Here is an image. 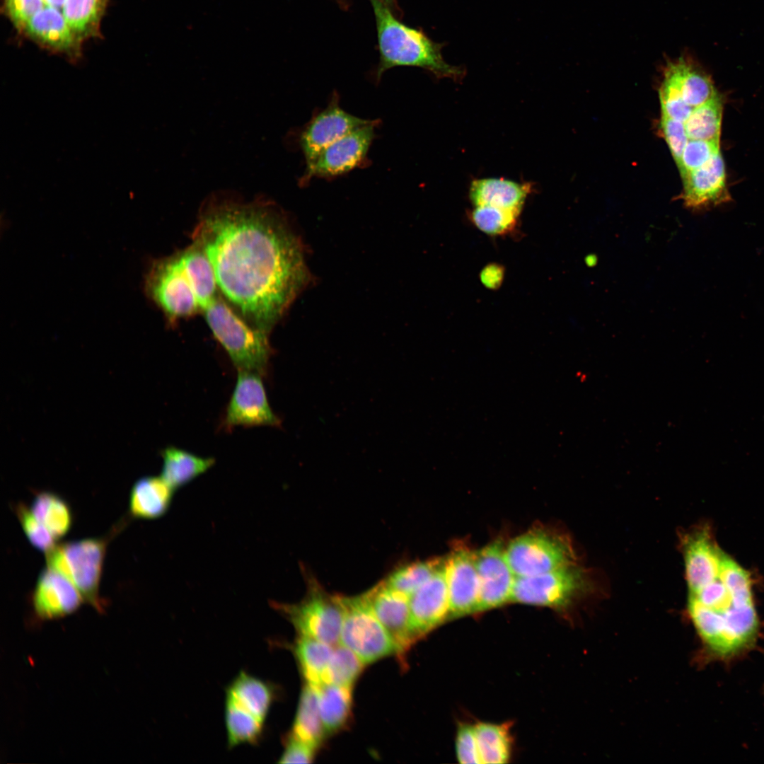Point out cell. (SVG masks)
Returning <instances> with one entry per match:
<instances>
[{
	"mask_svg": "<svg viewBox=\"0 0 764 764\" xmlns=\"http://www.w3.org/2000/svg\"><path fill=\"white\" fill-rule=\"evenodd\" d=\"M195 240L226 298L267 334L310 280L299 238L272 204L212 200Z\"/></svg>",
	"mask_w": 764,
	"mask_h": 764,
	"instance_id": "cell-1",
	"label": "cell"
},
{
	"mask_svg": "<svg viewBox=\"0 0 764 764\" xmlns=\"http://www.w3.org/2000/svg\"><path fill=\"white\" fill-rule=\"evenodd\" d=\"M689 596V617L710 656L729 661L756 644L760 621L754 603H736L719 579Z\"/></svg>",
	"mask_w": 764,
	"mask_h": 764,
	"instance_id": "cell-2",
	"label": "cell"
},
{
	"mask_svg": "<svg viewBox=\"0 0 764 764\" xmlns=\"http://www.w3.org/2000/svg\"><path fill=\"white\" fill-rule=\"evenodd\" d=\"M376 19L379 62L375 80L395 66H417L439 78L458 79L463 70L448 64L441 54L442 45L429 38L421 30L410 27L395 17L394 11L377 1H371Z\"/></svg>",
	"mask_w": 764,
	"mask_h": 764,
	"instance_id": "cell-3",
	"label": "cell"
},
{
	"mask_svg": "<svg viewBox=\"0 0 764 764\" xmlns=\"http://www.w3.org/2000/svg\"><path fill=\"white\" fill-rule=\"evenodd\" d=\"M203 311L213 335L238 370L264 374L271 354L267 334L244 321L219 297Z\"/></svg>",
	"mask_w": 764,
	"mask_h": 764,
	"instance_id": "cell-4",
	"label": "cell"
},
{
	"mask_svg": "<svg viewBox=\"0 0 764 764\" xmlns=\"http://www.w3.org/2000/svg\"><path fill=\"white\" fill-rule=\"evenodd\" d=\"M306 591L298 603L270 604L293 625L300 636L318 639L332 647L340 644L343 609L339 594H331L311 573L304 571Z\"/></svg>",
	"mask_w": 764,
	"mask_h": 764,
	"instance_id": "cell-5",
	"label": "cell"
},
{
	"mask_svg": "<svg viewBox=\"0 0 764 764\" xmlns=\"http://www.w3.org/2000/svg\"><path fill=\"white\" fill-rule=\"evenodd\" d=\"M514 575L528 577L578 563L571 540L553 531L533 528L513 539L505 548Z\"/></svg>",
	"mask_w": 764,
	"mask_h": 764,
	"instance_id": "cell-6",
	"label": "cell"
},
{
	"mask_svg": "<svg viewBox=\"0 0 764 764\" xmlns=\"http://www.w3.org/2000/svg\"><path fill=\"white\" fill-rule=\"evenodd\" d=\"M108 538H87L54 545L46 552L48 568L68 579L83 600L102 610L99 584Z\"/></svg>",
	"mask_w": 764,
	"mask_h": 764,
	"instance_id": "cell-7",
	"label": "cell"
},
{
	"mask_svg": "<svg viewBox=\"0 0 764 764\" xmlns=\"http://www.w3.org/2000/svg\"><path fill=\"white\" fill-rule=\"evenodd\" d=\"M343 609L340 644L370 664L398 651L388 632L375 615L365 593L340 595Z\"/></svg>",
	"mask_w": 764,
	"mask_h": 764,
	"instance_id": "cell-8",
	"label": "cell"
},
{
	"mask_svg": "<svg viewBox=\"0 0 764 764\" xmlns=\"http://www.w3.org/2000/svg\"><path fill=\"white\" fill-rule=\"evenodd\" d=\"M588 572L579 563L546 573L515 579L511 601L560 608L588 591Z\"/></svg>",
	"mask_w": 764,
	"mask_h": 764,
	"instance_id": "cell-9",
	"label": "cell"
},
{
	"mask_svg": "<svg viewBox=\"0 0 764 764\" xmlns=\"http://www.w3.org/2000/svg\"><path fill=\"white\" fill-rule=\"evenodd\" d=\"M379 120L371 121L342 137L324 149L299 179L306 185L313 178L332 180L368 166V153L375 139Z\"/></svg>",
	"mask_w": 764,
	"mask_h": 764,
	"instance_id": "cell-10",
	"label": "cell"
},
{
	"mask_svg": "<svg viewBox=\"0 0 764 764\" xmlns=\"http://www.w3.org/2000/svg\"><path fill=\"white\" fill-rule=\"evenodd\" d=\"M145 285L147 294L170 318L191 316L201 309L178 255L154 262Z\"/></svg>",
	"mask_w": 764,
	"mask_h": 764,
	"instance_id": "cell-11",
	"label": "cell"
},
{
	"mask_svg": "<svg viewBox=\"0 0 764 764\" xmlns=\"http://www.w3.org/2000/svg\"><path fill=\"white\" fill-rule=\"evenodd\" d=\"M371 120L353 115L342 108L339 94L334 91L327 106L313 113L299 131L296 142L303 154L306 168L310 167L327 146Z\"/></svg>",
	"mask_w": 764,
	"mask_h": 764,
	"instance_id": "cell-12",
	"label": "cell"
},
{
	"mask_svg": "<svg viewBox=\"0 0 764 764\" xmlns=\"http://www.w3.org/2000/svg\"><path fill=\"white\" fill-rule=\"evenodd\" d=\"M280 424V419L269 405L261 374L238 370L236 383L226 409V427H278Z\"/></svg>",
	"mask_w": 764,
	"mask_h": 764,
	"instance_id": "cell-13",
	"label": "cell"
},
{
	"mask_svg": "<svg viewBox=\"0 0 764 764\" xmlns=\"http://www.w3.org/2000/svg\"><path fill=\"white\" fill-rule=\"evenodd\" d=\"M475 565L480 583L478 612L511 601L516 576L503 543L497 540L475 552Z\"/></svg>",
	"mask_w": 764,
	"mask_h": 764,
	"instance_id": "cell-14",
	"label": "cell"
},
{
	"mask_svg": "<svg viewBox=\"0 0 764 764\" xmlns=\"http://www.w3.org/2000/svg\"><path fill=\"white\" fill-rule=\"evenodd\" d=\"M445 578L449 598V616L460 617L478 612L480 583L475 552L462 545L445 559Z\"/></svg>",
	"mask_w": 764,
	"mask_h": 764,
	"instance_id": "cell-15",
	"label": "cell"
},
{
	"mask_svg": "<svg viewBox=\"0 0 764 764\" xmlns=\"http://www.w3.org/2000/svg\"><path fill=\"white\" fill-rule=\"evenodd\" d=\"M444 562L427 582L410 596V627L415 642L449 616Z\"/></svg>",
	"mask_w": 764,
	"mask_h": 764,
	"instance_id": "cell-16",
	"label": "cell"
},
{
	"mask_svg": "<svg viewBox=\"0 0 764 764\" xmlns=\"http://www.w3.org/2000/svg\"><path fill=\"white\" fill-rule=\"evenodd\" d=\"M380 623L401 656L415 642L410 627V596L382 581L365 592Z\"/></svg>",
	"mask_w": 764,
	"mask_h": 764,
	"instance_id": "cell-17",
	"label": "cell"
},
{
	"mask_svg": "<svg viewBox=\"0 0 764 764\" xmlns=\"http://www.w3.org/2000/svg\"><path fill=\"white\" fill-rule=\"evenodd\" d=\"M680 540L689 594H694L719 579L722 552L705 528L687 532Z\"/></svg>",
	"mask_w": 764,
	"mask_h": 764,
	"instance_id": "cell-18",
	"label": "cell"
},
{
	"mask_svg": "<svg viewBox=\"0 0 764 764\" xmlns=\"http://www.w3.org/2000/svg\"><path fill=\"white\" fill-rule=\"evenodd\" d=\"M683 178L682 199L685 207L702 210L729 202L725 165L720 151Z\"/></svg>",
	"mask_w": 764,
	"mask_h": 764,
	"instance_id": "cell-19",
	"label": "cell"
},
{
	"mask_svg": "<svg viewBox=\"0 0 764 764\" xmlns=\"http://www.w3.org/2000/svg\"><path fill=\"white\" fill-rule=\"evenodd\" d=\"M83 601L68 579L50 568L40 574L32 598L36 615L44 620L66 616L76 611Z\"/></svg>",
	"mask_w": 764,
	"mask_h": 764,
	"instance_id": "cell-20",
	"label": "cell"
},
{
	"mask_svg": "<svg viewBox=\"0 0 764 764\" xmlns=\"http://www.w3.org/2000/svg\"><path fill=\"white\" fill-rule=\"evenodd\" d=\"M664 79L675 86L683 101L693 108L704 104L717 93L710 76L687 57L668 62L664 70Z\"/></svg>",
	"mask_w": 764,
	"mask_h": 764,
	"instance_id": "cell-21",
	"label": "cell"
},
{
	"mask_svg": "<svg viewBox=\"0 0 764 764\" xmlns=\"http://www.w3.org/2000/svg\"><path fill=\"white\" fill-rule=\"evenodd\" d=\"M23 30L34 40L52 50L75 55L78 37L58 8L45 6Z\"/></svg>",
	"mask_w": 764,
	"mask_h": 764,
	"instance_id": "cell-22",
	"label": "cell"
},
{
	"mask_svg": "<svg viewBox=\"0 0 764 764\" xmlns=\"http://www.w3.org/2000/svg\"><path fill=\"white\" fill-rule=\"evenodd\" d=\"M531 187L527 183H519L504 178H482L472 182L469 197L475 207L489 205L520 214Z\"/></svg>",
	"mask_w": 764,
	"mask_h": 764,
	"instance_id": "cell-23",
	"label": "cell"
},
{
	"mask_svg": "<svg viewBox=\"0 0 764 764\" xmlns=\"http://www.w3.org/2000/svg\"><path fill=\"white\" fill-rule=\"evenodd\" d=\"M174 491L161 476L140 478L130 492V514L142 519L163 515L169 509Z\"/></svg>",
	"mask_w": 764,
	"mask_h": 764,
	"instance_id": "cell-24",
	"label": "cell"
},
{
	"mask_svg": "<svg viewBox=\"0 0 764 764\" xmlns=\"http://www.w3.org/2000/svg\"><path fill=\"white\" fill-rule=\"evenodd\" d=\"M290 734L316 750L321 746L327 734L320 714L316 685L306 683L302 689Z\"/></svg>",
	"mask_w": 764,
	"mask_h": 764,
	"instance_id": "cell-25",
	"label": "cell"
},
{
	"mask_svg": "<svg viewBox=\"0 0 764 764\" xmlns=\"http://www.w3.org/2000/svg\"><path fill=\"white\" fill-rule=\"evenodd\" d=\"M226 698L265 722L274 695L271 686L266 682L241 671L227 688Z\"/></svg>",
	"mask_w": 764,
	"mask_h": 764,
	"instance_id": "cell-26",
	"label": "cell"
},
{
	"mask_svg": "<svg viewBox=\"0 0 764 764\" xmlns=\"http://www.w3.org/2000/svg\"><path fill=\"white\" fill-rule=\"evenodd\" d=\"M178 255L199 307L204 310L216 297L218 285L213 267L204 252L195 243Z\"/></svg>",
	"mask_w": 764,
	"mask_h": 764,
	"instance_id": "cell-27",
	"label": "cell"
},
{
	"mask_svg": "<svg viewBox=\"0 0 764 764\" xmlns=\"http://www.w3.org/2000/svg\"><path fill=\"white\" fill-rule=\"evenodd\" d=\"M161 477L173 490L206 472L215 463L214 458L201 457L173 446L166 448Z\"/></svg>",
	"mask_w": 764,
	"mask_h": 764,
	"instance_id": "cell-28",
	"label": "cell"
},
{
	"mask_svg": "<svg viewBox=\"0 0 764 764\" xmlns=\"http://www.w3.org/2000/svg\"><path fill=\"white\" fill-rule=\"evenodd\" d=\"M319 710L326 734L343 729L351 717L352 688L332 683L316 685Z\"/></svg>",
	"mask_w": 764,
	"mask_h": 764,
	"instance_id": "cell-29",
	"label": "cell"
},
{
	"mask_svg": "<svg viewBox=\"0 0 764 764\" xmlns=\"http://www.w3.org/2000/svg\"><path fill=\"white\" fill-rule=\"evenodd\" d=\"M333 648L318 639L299 635L294 651L306 683L319 685L324 683Z\"/></svg>",
	"mask_w": 764,
	"mask_h": 764,
	"instance_id": "cell-30",
	"label": "cell"
},
{
	"mask_svg": "<svg viewBox=\"0 0 764 764\" xmlns=\"http://www.w3.org/2000/svg\"><path fill=\"white\" fill-rule=\"evenodd\" d=\"M30 511L56 539L66 535L71 526L72 514L68 504L54 493H38Z\"/></svg>",
	"mask_w": 764,
	"mask_h": 764,
	"instance_id": "cell-31",
	"label": "cell"
},
{
	"mask_svg": "<svg viewBox=\"0 0 764 764\" xmlns=\"http://www.w3.org/2000/svg\"><path fill=\"white\" fill-rule=\"evenodd\" d=\"M224 716L228 747L255 743L260 740L265 722L228 698Z\"/></svg>",
	"mask_w": 764,
	"mask_h": 764,
	"instance_id": "cell-32",
	"label": "cell"
},
{
	"mask_svg": "<svg viewBox=\"0 0 764 764\" xmlns=\"http://www.w3.org/2000/svg\"><path fill=\"white\" fill-rule=\"evenodd\" d=\"M722 111L723 100L718 93L693 108L683 122L688 139L719 140Z\"/></svg>",
	"mask_w": 764,
	"mask_h": 764,
	"instance_id": "cell-33",
	"label": "cell"
},
{
	"mask_svg": "<svg viewBox=\"0 0 764 764\" xmlns=\"http://www.w3.org/2000/svg\"><path fill=\"white\" fill-rule=\"evenodd\" d=\"M474 729L481 763H507L510 753L508 728L504 724L480 723Z\"/></svg>",
	"mask_w": 764,
	"mask_h": 764,
	"instance_id": "cell-34",
	"label": "cell"
},
{
	"mask_svg": "<svg viewBox=\"0 0 764 764\" xmlns=\"http://www.w3.org/2000/svg\"><path fill=\"white\" fill-rule=\"evenodd\" d=\"M445 559L417 561L396 568L383 581L391 588L410 596L443 565Z\"/></svg>",
	"mask_w": 764,
	"mask_h": 764,
	"instance_id": "cell-35",
	"label": "cell"
},
{
	"mask_svg": "<svg viewBox=\"0 0 764 764\" xmlns=\"http://www.w3.org/2000/svg\"><path fill=\"white\" fill-rule=\"evenodd\" d=\"M104 6L105 0H66L62 12L79 40L96 34Z\"/></svg>",
	"mask_w": 764,
	"mask_h": 764,
	"instance_id": "cell-36",
	"label": "cell"
},
{
	"mask_svg": "<svg viewBox=\"0 0 764 764\" xmlns=\"http://www.w3.org/2000/svg\"><path fill=\"white\" fill-rule=\"evenodd\" d=\"M364 665L354 652L339 644L333 648L323 683L352 688Z\"/></svg>",
	"mask_w": 764,
	"mask_h": 764,
	"instance_id": "cell-37",
	"label": "cell"
},
{
	"mask_svg": "<svg viewBox=\"0 0 764 764\" xmlns=\"http://www.w3.org/2000/svg\"><path fill=\"white\" fill-rule=\"evenodd\" d=\"M519 214L499 207L475 206L470 218L481 231L490 236H503L514 231Z\"/></svg>",
	"mask_w": 764,
	"mask_h": 764,
	"instance_id": "cell-38",
	"label": "cell"
},
{
	"mask_svg": "<svg viewBox=\"0 0 764 764\" xmlns=\"http://www.w3.org/2000/svg\"><path fill=\"white\" fill-rule=\"evenodd\" d=\"M719 579L736 603H754L751 579L748 572L723 552L720 562Z\"/></svg>",
	"mask_w": 764,
	"mask_h": 764,
	"instance_id": "cell-39",
	"label": "cell"
},
{
	"mask_svg": "<svg viewBox=\"0 0 764 764\" xmlns=\"http://www.w3.org/2000/svg\"><path fill=\"white\" fill-rule=\"evenodd\" d=\"M719 152V140L688 139L678 166L682 178Z\"/></svg>",
	"mask_w": 764,
	"mask_h": 764,
	"instance_id": "cell-40",
	"label": "cell"
},
{
	"mask_svg": "<svg viewBox=\"0 0 764 764\" xmlns=\"http://www.w3.org/2000/svg\"><path fill=\"white\" fill-rule=\"evenodd\" d=\"M17 515L29 542L37 549L47 552L55 545L56 538L24 504L16 507Z\"/></svg>",
	"mask_w": 764,
	"mask_h": 764,
	"instance_id": "cell-41",
	"label": "cell"
},
{
	"mask_svg": "<svg viewBox=\"0 0 764 764\" xmlns=\"http://www.w3.org/2000/svg\"><path fill=\"white\" fill-rule=\"evenodd\" d=\"M662 115L685 122L690 117L693 108L682 99L678 90L665 79L659 89Z\"/></svg>",
	"mask_w": 764,
	"mask_h": 764,
	"instance_id": "cell-42",
	"label": "cell"
},
{
	"mask_svg": "<svg viewBox=\"0 0 764 764\" xmlns=\"http://www.w3.org/2000/svg\"><path fill=\"white\" fill-rule=\"evenodd\" d=\"M661 127L675 162L678 166L683 151L688 141L684 123L662 115Z\"/></svg>",
	"mask_w": 764,
	"mask_h": 764,
	"instance_id": "cell-43",
	"label": "cell"
},
{
	"mask_svg": "<svg viewBox=\"0 0 764 764\" xmlns=\"http://www.w3.org/2000/svg\"><path fill=\"white\" fill-rule=\"evenodd\" d=\"M457 758L463 764H480L478 743L474 727L462 725L459 727L456 744Z\"/></svg>",
	"mask_w": 764,
	"mask_h": 764,
	"instance_id": "cell-44",
	"label": "cell"
},
{
	"mask_svg": "<svg viewBox=\"0 0 764 764\" xmlns=\"http://www.w3.org/2000/svg\"><path fill=\"white\" fill-rule=\"evenodd\" d=\"M7 15L19 28H24L28 21L46 4L45 0H4Z\"/></svg>",
	"mask_w": 764,
	"mask_h": 764,
	"instance_id": "cell-45",
	"label": "cell"
},
{
	"mask_svg": "<svg viewBox=\"0 0 764 764\" xmlns=\"http://www.w3.org/2000/svg\"><path fill=\"white\" fill-rule=\"evenodd\" d=\"M316 749L300 741L291 734L287 738L284 752L279 763H310L314 758Z\"/></svg>",
	"mask_w": 764,
	"mask_h": 764,
	"instance_id": "cell-46",
	"label": "cell"
},
{
	"mask_svg": "<svg viewBox=\"0 0 764 764\" xmlns=\"http://www.w3.org/2000/svg\"><path fill=\"white\" fill-rule=\"evenodd\" d=\"M504 276V267L498 264L487 265L480 272L481 282L490 289H497L502 284Z\"/></svg>",
	"mask_w": 764,
	"mask_h": 764,
	"instance_id": "cell-47",
	"label": "cell"
},
{
	"mask_svg": "<svg viewBox=\"0 0 764 764\" xmlns=\"http://www.w3.org/2000/svg\"><path fill=\"white\" fill-rule=\"evenodd\" d=\"M66 0H45L47 6H52L56 8H61L63 7Z\"/></svg>",
	"mask_w": 764,
	"mask_h": 764,
	"instance_id": "cell-48",
	"label": "cell"
},
{
	"mask_svg": "<svg viewBox=\"0 0 764 764\" xmlns=\"http://www.w3.org/2000/svg\"><path fill=\"white\" fill-rule=\"evenodd\" d=\"M370 1H379L381 4L386 5L388 8H390L392 11H395L396 10L395 0H370Z\"/></svg>",
	"mask_w": 764,
	"mask_h": 764,
	"instance_id": "cell-49",
	"label": "cell"
},
{
	"mask_svg": "<svg viewBox=\"0 0 764 764\" xmlns=\"http://www.w3.org/2000/svg\"><path fill=\"white\" fill-rule=\"evenodd\" d=\"M336 1L342 6L346 7V6H348V4H347L348 0H336Z\"/></svg>",
	"mask_w": 764,
	"mask_h": 764,
	"instance_id": "cell-50",
	"label": "cell"
}]
</instances>
